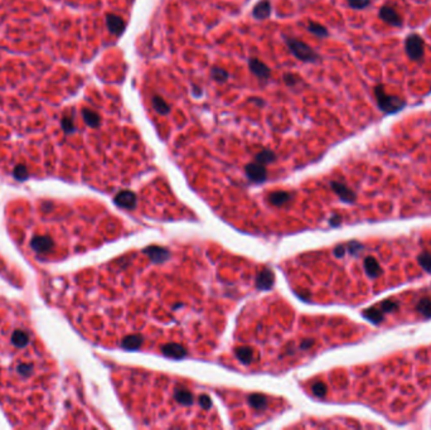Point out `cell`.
I'll list each match as a JSON object with an SVG mask.
<instances>
[{"mask_svg":"<svg viewBox=\"0 0 431 430\" xmlns=\"http://www.w3.org/2000/svg\"><path fill=\"white\" fill-rule=\"evenodd\" d=\"M376 96H377L378 102H380L381 109L385 110V111H388V112L397 111V110L402 107L401 100L393 98V96L386 95L383 91H381V88H377V90H376Z\"/></svg>","mask_w":431,"mask_h":430,"instance_id":"cell-2","label":"cell"},{"mask_svg":"<svg viewBox=\"0 0 431 430\" xmlns=\"http://www.w3.org/2000/svg\"><path fill=\"white\" fill-rule=\"evenodd\" d=\"M381 18H382L386 23H390V24L392 25H401L402 23L401 18L397 14L396 10L390 7L382 8V10H381Z\"/></svg>","mask_w":431,"mask_h":430,"instance_id":"cell-4","label":"cell"},{"mask_svg":"<svg viewBox=\"0 0 431 430\" xmlns=\"http://www.w3.org/2000/svg\"><path fill=\"white\" fill-rule=\"evenodd\" d=\"M406 52L412 59L421 58L422 52H424V44L420 37L412 36L407 39L406 42Z\"/></svg>","mask_w":431,"mask_h":430,"instance_id":"cell-3","label":"cell"},{"mask_svg":"<svg viewBox=\"0 0 431 430\" xmlns=\"http://www.w3.org/2000/svg\"><path fill=\"white\" fill-rule=\"evenodd\" d=\"M348 2L354 9H362V8H366L370 4V0H348Z\"/></svg>","mask_w":431,"mask_h":430,"instance_id":"cell-5","label":"cell"},{"mask_svg":"<svg viewBox=\"0 0 431 430\" xmlns=\"http://www.w3.org/2000/svg\"><path fill=\"white\" fill-rule=\"evenodd\" d=\"M57 370L27 312L0 298V405L13 426L44 428L54 416Z\"/></svg>","mask_w":431,"mask_h":430,"instance_id":"cell-1","label":"cell"}]
</instances>
